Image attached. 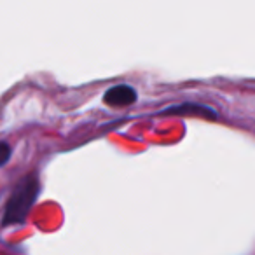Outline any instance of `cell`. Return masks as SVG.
<instances>
[{
  "label": "cell",
  "instance_id": "3",
  "mask_svg": "<svg viewBox=\"0 0 255 255\" xmlns=\"http://www.w3.org/2000/svg\"><path fill=\"white\" fill-rule=\"evenodd\" d=\"M11 154H12V150H11V147H9V143L0 142V166H4V164L11 159Z\"/></svg>",
  "mask_w": 255,
  "mask_h": 255
},
{
  "label": "cell",
  "instance_id": "2",
  "mask_svg": "<svg viewBox=\"0 0 255 255\" xmlns=\"http://www.w3.org/2000/svg\"><path fill=\"white\" fill-rule=\"evenodd\" d=\"M103 100H105V103H109V105H112V107H126L136 102V91L131 86L119 84V86L110 88L109 91L105 93Z\"/></svg>",
  "mask_w": 255,
  "mask_h": 255
},
{
  "label": "cell",
  "instance_id": "1",
  "mask_svg": "<svg viewBox=\"0 0 255 255\" xmlns=\"http://www.w3.org/2000/svg\"><path fill=\"white\" fill-rule=\"evenodd\" d=\"M39 189L40 184L35 173H30L26 177H23L14 185L11 196H9L2 224L4 226H16V224L25 222L30 213V208L33 206L37 196H39Z\"/></svg>",
  "mask_w": 255,
  "mask_h": 255
}]
</instances>
